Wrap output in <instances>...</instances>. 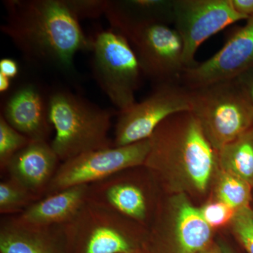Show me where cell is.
Wrapping results in <instances>:
<instances>
[{"label": "cell", "mask_w": 253, "mask_h": 253, "mask_svg": "<svg viewBox=\"0 0 253 253\" xmlns=\"http://www.w3.org/2000/svg\"><path fill=\"white\" fill-rule=\"evenodd\" d=\"M1 32L28 63L69 71L78 52L91 51V40L64 0H4Z\"/></svg>", "instance_id": "cell-1"}, {"label": "cell", "mask_w": 253, "mask_h": 253, "mask_svg": "<svg viewBox=\"0 0 253 253\" xmlns=\"http://www.w3.org/2000/svg\"><path fill=\"white\" fill-rule=\"evenodd\" d=\"M149 139L145 166L155 170L174 162L195 189L200 192L207 189L218 164L217 151L191 111L176 113L166 118Z\"/></svg>", "instance_id": "cell-2"}, {"label": "cell", "mask_w": 253, "mask_h": 253, "mask_svg": "<svg viewBox=\"0 0 253 253\" xmlns=\"http://www.w3.org/2000/svg\"><path fill=\"white\" fill-rule=\"evenodd\" d=\"M118 113L68 89L51 91L49 117L55 136L51 146L60 161L114 146L109 134L113 117Z\"/></svg>", "instance_id": "cell-3"}, {"label": "cell", "mask_w": 253, "mask_h": 253, "mask_svg": "<svg viewBox=\"0 0 253 253\" xmlns=\"http://www.w3.org/2000/svg\"><path fill=\"white\" fill-rule=\"evenodd\" d=\"M189 92L191 112L217 151L253 127V105L236 79Z\"/></svg>", "instance_id": "cell-4"}, {"label": "cell", "mask_w": 253, "mask_h": 253, "mask_svg": "<svg viewBox=\"0 0 253 253\" xmlns=\"http://www.w3.org/2000/svg\"><path fill=\"white\" fill-rule=\"evenodd\" d=\"M91 40L93 77L118 111H126L135 104L144 76L135 53L129 41L111 28Z\"/></svg>", "instance_id": "cell-5"}, {"label": "cell", "mask_w": 253, "mask_h": 253, "mask_svg": "<svg viewBox=\"0 0 253 253\" xmlns=\"http://www.w3.org/2000/svg\"><path fill=\"white\" fill-rule=\"evenodd\" d=\"M133 221L88 201L58 228L66 253H132L136 251Z\"/></svg>", "instance_id": "cell-6"}, {"label": "cell", "mask_w": 253, "mask_h": 253, "mask_svg": "<svg viewBox=\"0 0 253 253\" xmlns=\"http://www.w3.org/2000/svg\"><path fill=\"white\" fill-rule=\"evenodd\" d=\"M149 151V138L127 146L78 155L60 165L45 196L74 186L91 185L125 169L144 166Z\"/></svg>", "instance_id": "cell-7"}, {"label": "cell", "mask_w": 253, "mask_h": 253, "mask_svg": "<svg viewBox=\"0 0 253 253\" xmlns=\"http://www.w3.org/2000/svg\"><path fill=\"white\" fill-rule=\"evenodd\" d=\"M184 111H191L189 89L181 84H157L140 102L118 111L113 146H127L149 139L166 118Z\"/></svg>", "instance_id": "cell-8"}, {"label": "cell", "mask_w": 253, "mask_h": 253, "mask_svg": "<svg viewBox=\"0 0 253 253\" xmlns=\"http://www.w3.org/2000/svg\"><path fill=\"white\" fill-rule=\"evenodd\" d=\"M233 7L231 0H174L173 24L183 43V61L194 67L199 46L229 25L249 19Z\"/></svg>", "instance_id": "cell-9"}, {"label": "cell", "mask_w": 253, "mask_h": 253, "mask_svg": "<svg viewBox=\"0 0 253 253\" xmlns=\"http://www.w3.org/2000/svg\"><path fill=\"white\" fill-rule=\"evenodd\" d=\"M130 43L144 76L156 85L180 84L185 71L181 37L169 25L141 28L126 37Z\"/></svg>", "instance_id": "cell-10"}, {"label": "cell", "mask_w": 253, "mask_h": 253, "mask_svg": "<svg viewBox=\"0 0 253 253\" xmlns=\"http://www.w3.org/2000/svg\"><path fill=\"white\" fill-rule=\"evenodd\" d=\"M253 67V16L233 33L221 49L204 62L186 68L181 84L189 90L235 79Z\"/></svg>", "instance_id": "cell-11"}, {"label": "cell", "mask_w": 253, "mask_h": 253, "mask_svg": "<svg viewBox=\"0 0 253 253\" xmlns=\"http://www.w3.org/2000/svg\"><path fill=\"white\" fill-rule=\"evenodd\" d=\"M0 116L32 141H47L54 129L49 117V93L36 83L16 88L5 100Z\"/></svg>", "instance_id": "cell-12"}, {"label": "cell", "mask_w": 253, "mask_h": 253, "mask_svg": "<svg viewBox=\"0 0 253 253\" xmlns=\"http://www.w3.org/2000/svg\"><path fill=\"white\" fill-rule=\"evenodd\" d=\"M127 170L89 185L88 201L144 224L149 214V196L140 182L128 176Z\"/></svg>", "instance_id": "cell-13"}, {"label": "cell", "mask_w": 253, "mask_h": 253, "mask_svg": "<svg viewBox=\"0 0 253 253\" xmlns=\"http://www.w3.org/2000/svg\"><path fill=\"white\" fill-rule=\"evenodd\" d=\"M59 161L47 141H31L10 160L4 172L42 199L59 167Z\"/></svg>", "instance_id": "cell-14"}, {"label": "cell", "mask_w": 253, "mask_h": 253, "mask_svg": "<svg viewBox=\"0 0 253 253\" xmlns=\"http://www.w3.org/2000/svg\"><path fill=\"white\" fill-rule=\"evenodd\" d=\"M88 191L89 185H82L47 195L11 219L32 229L60 227L71 220L87 202Z\"/></svg>", "instance_id": "cell-15"}, {"label": "cell", "mask_w": 253, "mask_h": 253, "mask_svg": "<svg viewBox=\"0 0 253 253\" xmlns=\"http://www.w3.org/2000/svg\"><path fill=\"white\" fill-rule=\"evenodd\" d=\"M174 0H109L106 16L110 26L125 38L151 25L173 23Z\"/></svg>", "instance_id": "cell-16"}, {"label": "cell", "mask_w": 253, "mask_h": 253, "mask_svg": "<svg viewBox=\"0 0 253 253\" xmlns=\"http://www.w3.org/2000/svg\"><path fill=\"white\" fill-rule=\"evenodd\" d=\"M1 253H66L59 228L36 229L18 224L11 218L0 226Z\"/></svg>", "instance_id": "cell-17"}, {"label": "cell", "mask_w": 253, "mask_h": 253, "mask_svg": "<svg viewBox=\"0 0 253 253\" xmlns=\"http://www.w3.org/2000/svg\"><path fill=\"white\" fill-rule=\"evenodd\" d=\"M174 229L178 253L202 252L212 236V228L200 210L184 199L176 204Z\"/></svg>", "instance_id": "cell-18"}, {"label": "cell", "mask_w": 253, "mask_h": 253, "mask_svg": "<svg viewBox=\"0 0 253 253\" xmlns=\"http://www.w3.org/2000/svg\"><path fill=\"white\" fill-rule=\"evenodd\" d=\"M218 165L253 185V127L217 151Z\"/></svg>", "instance_id": "cell-19"}, {"label": "cell", "mask_w": 253, "mask_h": 253, "mask_svg": "<svg viewBox=\"0 0 253 253\" xmlns=\"http://www.w3.org/2000/svg\"><path fill=\"white\" fill-rule=\"evenodd\" d=\"M40 199L13 179L0 183V213L21 214Z\"/></svg>", "instance_id": "cell-20"}, {"label": "cell", "mask_w": 253, "mask_h": 253, "mask_svg": "<svg viewBox=\"0 0 253 253\" xmlns=\"http://www.w3.org/2000/svg\"><path fill=\"white\" fill-rule=\"evenodd\" d=\"M222 172L217 186L219 201L236 211L249 207L252 186L237 176Z\"/></svg>", "instance_id": "cell-21"}, {"label": "cell", "mask_w": 253, "mask_h": 253, "mask_svg": "<svg viewBox=\"0 0 253 253\" xmlns=\"http://www.w3.org/2000/svg\"><path fill=\"white\" fill-rule=\"evenodd\" d=\"M32 140L23 135L0 116V169L5 168L15 155L26 147Z\"/></svg>", "instance_id": "cell-22"}, {"label": "cell", "mask_w": 253, "mask_h": 253, "mask_svg": "<svg viewBox=\"0 0 253 253\" xmlns=\"http://www.w3.org/2000/svg\"><path fill=\"white\" fill-rule=\"evenodd\" d=\"M233 229L249 253H253V211L250 207L236 211L233 217Z\"/></svg>", "instance_id": "cell-23"}, {"label": "cell", "mask_w": 253, "mask_h": 253, "mask_svg": "<svg viewBox=\"0 0 253 253\" xmlns=\"http://www.w3.org/2000/svg\"><path fill=\"white\" fill-rule=\"evenodd\" d=\"M66 6L79 21L96 19L106 14L109 0H64Z\"/></svg>", "instance_id": "cell-24"}, {"label": "cell", "mask_w": 253, "mask_h": 253, "mask_svg": "<svg viewBox=\"0 0 253 253\" xmlns=\"http://www.w3.org/2000/svg\"><path fill=\"white\" fill-rule=\"evenodd\" d=\"M200 211L211 228L219 227L231 221L236 212L233 208L220 201L206 205Z\"/></svg>", "instance_id": "cell-25"}, {"label": "cell", "mask_w": 253, "mask_h": 253, "mask_svg": "<svg viewBox=\"0 0 253 253\" xmlns=\"http://www.w3.org/2000/svg\"><path fill=\"white\" fill-rule=\"evenodd\" d=\"M235 79L253 106V67L241 73Z\"/></svg>", "instance_id": "cell-26"}, {"label": "cell", "mask_w": 253, "mask_h": 253, "mask_svg": "<svg viewBox=\"0 0 253 253\" xmlns=\"http://www.w3.org/2000/svg\"><path fill=\"white\" fill-rule=\"evenodd\" d=\"M19 73V66L14 59L3 58L0 60V74L9 78H16Z\"/></svg>", "instance_id": "cell-27"}, {"label": "cell", "mask_w": 253, "mask_h": 253, "mask_svg": "<svg viewBox=\"0 0 253 253\" xmlns=\"http://www.w3.org/2000/svg\"><path fill=\"white\" fill-rule=\"evenodd\" d=\"M234 9L247 17L253 16V0H231Z\"/></svg>", "instance_id": "cell-28"}, {"label": "cell", "mask_w": 253, "mask_h": 253, "mask_svg": "<svg viewBox=\"0 0 253 253\" xmlns=\"http://www.w3.org/2000/svg\"><path fill=\"white\" fill-rule=\"evenodd\" d=\"M11 79L6 76L0 74V92L4 94L11 87Z\"/></svg>", "instance_id": "cell-29"}, {"label": "cell", "mask_w": 253, "mask_h": 253, "mask_svg": "<svg viewBox=\"0 0 253 253\" xmlns=\"http://www.w3.org/2000/svg\"><path fill=\"white\" fill-rule=\"evenodd\" d=\"M200 253H221L220 251H218L216 248H210V249H206L202 252Z\"/></svg>", "instance_id": "cell-30"}, {"label": "cell", "mask_w": 253, "mask_h": 253, "mask_svg": "<svg viewBox=\"0 0 253 253\" xmlns=\"http://www.w3.org/2000/svg\"><path fill=\"white\" fill-rule=\"evenodd\" d=\"M221 253H232L231 252L230 250L228 249V248L225 247V246H221Z\"/></svg>", "instance_id": "cell-31"}, {"label": "cell", "mask_w": 253, "mask_h": 253, "mask_svg": "<svg viewBox=\"0 0 253 253\" xmlns=\"http://www.w3.org/2000/svg\"><path fill=\"white\" fill-rule=\"evenodd\" d=\"M145 253V252H141V251H135V252H134V253Z\"/></svg>", "instance_id": "cell-32"}]
</instances>
